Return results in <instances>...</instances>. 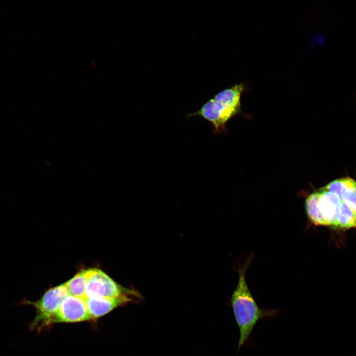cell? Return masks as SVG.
Here are the masks:
<instances>
[{
	"label": "cell",
	"mask_w": 356,
	"mask_h": 356,
	"mask_svg": "<svg viewBox=\"0 0 356 356\" xmlns=\"http://www.w3.org/2000/svg\"><path fill=\"white\" fill-rule=\"evenodd\" d=\"M244 90L241 84L224 89L188 116L201 117L211 123L217 133L225 130L227 121L240 111V98Z\"/></svg>",
	"instance_id": "obj_2"
},
{
	"label": "cell",
	"mask_w": 356,
	"mask_h": 356,
	"mask_svg": "<svg viewBox=\"0 0 356 356\" xmlns=\"http://www.w3.org/2000/svg\"><path fill=\"white\" fill-rule=\"evenodd\" d=\"M319 191L310 194L305 201V208L309 220L316 225L327 226L319 208Z\"/></svg>",
	"instance_id": "obj_10"
},
{
	"label": "cell",
	"mask_w": 356,
	"mask_h": 356,
	"mask_svg": "<svg viewBox=\"0 0 356 356\" xmlns=\"http://www.w3.org/2000/svg\"><path fill=\"white\" fill-rule=\"evenodd\" d=\"M130 296L140 300L142 296L134 289L125 288L97 268H90L85 291V299Z\"/></svg>",
	"instance_id": "obj_4"
},
{
	"label": "cell",
	"mask_w": 356,
	"mask_h": 356,
	"mask_svg": "<svg viewBox=\"0 0 356 356\" xmlns=\"http://www.w3.org/2000/svg\"><path fill=\"white\" fill-rule=\"evenodd\" d=\"M68 295L64 283L48 289L37 301L22 300L21 304L31 305L36 310V315L30 328L39 332L51 325L63 301Z\"/></svg>",
	"instance_id": "obj_3"
},
{
	"label": "cell",
	"mask_w": 356,
	"mask_h": 356,
	"mask_svg": "<svg viewBox=\"0 0 356 356\" xmlns=\"http://www.w3.org/2000/svg\"><path fill=\"white\" fill-rule=\"evenodd\" d=\"M90 268L83 269L65 283L69 295L85 299V291Z\"/></svg>",
	"instance_id": "obj_9"
},
{
	"label": "cell",
	"mask_w": 356,
	"mask_h": 356,
	"mask_svg": "<svg viewBox=\"0 0 356 356\" xmlns=\"http://www.w3.org/2000/svg\"><path fill=\"white\" fill-rule=\"evenodd\" d=\"M319 191L318 205L320 213L327 226L337 228L342 201L337 195L323 188Z\"/></svg>",
	"instance_id": "obj_7"
},
{
	"label": "cell",
	"mask_w": 356,
	"mask_h": 356,
	"mask_svg": "<svg viewBox=\"0 0 356 356\" xmlns=\"http://www.w3.org/2000/svg\"><path fill=\"white\" fill-rule=\"evenodd\" d=\"M252 256L238 268V280L230 300L235 321L239 330L238 351L246 343L257 322L261 319L276 316L279 310L260 308L246 281L245 273Z\"/></svg>",
	"instance_id": "obj_1"
},
{
	"label": "cell",
	"mask_w": 356,
	"mask_h": 356,
	"mask_svg": "<svg viewBox=\"0 0 356 356\" xmlns=\"http://www.w3.org/2000/svg\"><path fill=\"white\" fill-rule=\"evenodd\" d=\"M91 320L85 299L67 295L55 315L54 323H72Z\"/></svg>",
	"instance_id": "obj_5"
},
{
	"label": "cell",
	"mask_w": 356,
	"mask_h": 356,
	"mask_svg": "<svg viewBox=\"0 0 356 356\" xmlns=\"http://www.w3.org/2000/svg\"><path fill=\"white\" fill-rule=\"evenodd\" d=\"M91 319H94L109 313L114 309L128 303L140 300L132 296L100 297L85 299Z\"/></svg>",
	"instance_id": "obj_6"
},
{
	"label": "cell",
	"mask_w": 356,
	"mask_h": 356,
	"mask_svg": "<svg viewBox=\"0 0 356 356\" xmlns=\"http://www.w3.org/2000/svg\"><path fill=\"white\" fill-rule=\"evenodd\" d=\"M322 188L337 195L356 217V181L355 179L349 177L339 178Z\"/></svg>",
	"instance_id": "obj_8"
}]
</instances>
